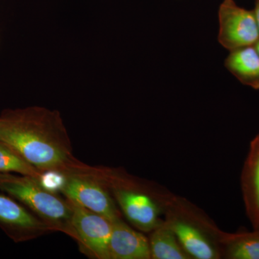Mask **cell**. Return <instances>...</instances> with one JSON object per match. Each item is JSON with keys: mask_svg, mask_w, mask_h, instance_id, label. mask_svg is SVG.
Masks as SVG:
<instances>
[{"mask_svg": "<svg viewBox=\"0 0 259 259\" xmlns=\"http://www.w3.org/2000/svg\"><path fill=\"white\" fill-rule=\"evenodd\" d=\"M0 222L28 231H40L49 228L13 199L0 195Z\"/></svg>", "mask_w": 259, "mask_h": 259, "instance_id": "4fadbf2b", "label": "cell"}, {"mask_svg": "<svg viewBox=\"0 0 259 259\" xmlns=\"http://www.w3.org/2000/svg\"><path fill=\"white\" fill-rule=\"evenodd\" d=\"M0 172H15L23 176L41 179L42 172L38 171L13 148L0 141Z\"/></svg>", "mask_w": 259, "mask_h": 259, "instance_id": "5bb4252c", "label": "cell"}, {"mask_svg": "<svg viewBox=\"0 0 259 259\" xmlns=\"http://www.w3.org/2000/svg\"><path fill=\"white\" fill-rule=\"evenodd\" d=\"M151 233L149 243L151 258L192 259L186 253L176 235L164 221Z\"/></svg>", "mask_w": 259, "mask_h": 259, "instance_id": "7c38bea8", "label": "cell"}, {"mask_svg": "<svg viewBox=\"0 0 259 259\" xmlns=\"http://www.w3.org/2000/svg\"><path fill=\"white\" fill-rule=\"evenodd\" d=\"M245 211L254 230L259 229V134L250 142L241 174Z\"/></svg>", "mask_w": 259, "mask_h": 259, "instance_id": "9c48e42d", "label": "cell"}, {"mask_svg": "<svg viewBox=\"0 0 259 259\" xmlns=\"http://www.w3.org/2000/svg\"><path fill=\"white\" fill-rule=\"evenodd\" d=\"M163 221L175 233L191 258H222L225 232L185 199L174 195L164 210Z\"/></svg>", "mask_w": 259, "mask_h": 259, "instance_id": "7a4b0ae2", "label": "cell"}, {"mask_svg": "<svg viewBox=\"0 0 259 259\" xmlns=\"http://www.w3.org/2000/svg\"><path fill=\"white\" fill-rule=\"evenodd\" d=\"M114 197L122 212L131 224L141 231L151 232L163 222L160 216L171 200L173 194L163 193L153 195L142 192L116 185L112 187Z\"/></svg>", "mask_w": 259, "mask_h": 259, "instance_id": "277c9868", "label": "cell"}, {"mask_svg": "<svg viewBox=\"0 0 259 259\" xmlns=\"http://www.w3.org/2000/svg\"><path fill=\"white\" fill-rule=\"evenodd\" d=\"M70 202L113 221L120 212L113 199L102 186L79 177H69L59 187Z\"/></svg>", "mask_w": 259, "mask_h": 259, "instance_id": "52a82bcc", "label": "cell"}, {"mask_svg": "<svg viewBox=\"0 0 259 259\" xmlns=\"http://www.w3.org/2000/svg\"></svg>", "mask_w": 259, "mask_h": 259, "instance_id": "e0dca14e", "label": "cell"}, {"mask_svg": "<svg viewBox=\"0 0 259 259\" xmlns=\"http://www.w3.org/2000/svg\"><path fill=\"white\" fill-rule=\"evenodd\" d=\"M0 190L18 199L48 224L71 232L72 207L56 194L47 190L40 179L0 174Z\"/></svg>", "mask_w": 259, "mask_h": 259, "instance_id": "3957f363", "label": "cell"}, {"mask_svg": "<svg viewBox=\"0 0 259 259\" xmlns=\"http://www.w3.org/2000/svg\"><path fill=\"white\" fill-rule=\"evenodd\" d=\"M0 141L42 173L77 165L60 114L45 107H29L0 117Z\"/></svg>", "mask_w": 259, "mask_h": 259, "instance_id": "6da1fadb", "label": "cell"}, {"mask_svg": "<svg viewBox=\"0 0 259 259\" xmlns=\"http://www.w3.org/2000/svg\"><path fill=\"white\" fill-rule=\"evenodd\" d=\"M109 253L110 259L151 258L149 240L130 228L120 218L112 221Z\"/></svg>", "mask_w": 259, "mask_h": 259, "instance_id": "ba28073f", "label": "cell"}, {"mask_svg": "<svg viewBox=\"0 0 259 259\" xmlns=\"http://www.w3.org/2000/svg\"><path fill=\"white\" fill-rule=\"evenodd\" d=\"M70 202V201H69ZM72 207L71 232L97 258L110 259L109 243L112 221L70 202Z\"/></svg>", "mask_w": 259, "mask_h": 259, "instance_id": "8992f818", "label": "cell"}, {"mask_svg": "<svg viewBox=\"0 0 259 259\" xmlns=\"http://www.w3.org/2000/svg\"><path fill=\"white\" fill-rule=\"evenodd\" d=\"M218 41L230 51L255 46L259 30L254 13L238 6L234 0H223L218 10Z\"/></svg>", "mask_w": 259, "mask_h": 259, "instance_id": "5b68a950", "label": "cell"}, {"mask_svg": "<svg viewBox=\"0 0 259 259\" xmlns=\"http://www.w3.org/2000/svg\"><path fill=\"white\" fill-rule=\"evenodd\" d=\"M221 248L222 258L259 259V229L248 233H224Z\"/></svg>", "mask_w": 259, "mask_h": 259, "instance_id": "8fae6325", "label": "cell"}, {"mask_svg": "<svg viewBox=\"0 0 259 259\" xmlns=\"http://www.w3.org/2000/svg\"><path fill=\"white\" fill-rule=\"evenodd\" d=\"M255 49H256L257 51H258L259 54V40H258V42L255 44Z\"/></svg>", "mask_w": 259, "mask_h": 259, "instance_id": "2e32d148", "label": "cell"}, {"mask_svg": "<svg viewBox=\"0 0 259 259\" xmlns=\"http://www.w3.org/2000/svg\"><path fill=\"white\" fill-rule=\"evenodd\" d=\"M225 66L242 83L259 90V54L255 46L230 51Z\"/></svg>", "mask_w": 259, "mask_h": 259, "instance_id": "30bf717a", "label": "cell"}, {"mask_svg": "<svg viewBox=\"0 0 259 259\" xmlns=\"http://www.w3.org/2000/svg\"><path fill=\"white\" fill-rule=\"evenodd\" d=\"M254 13L255 20H256L257 25L259 30V0H255L254 10H253Z\"/></svg>", "mask_w": 259, "mask_h": 259, "instance_id": "9a60e30c", "label": "cell"}]
</instances>
